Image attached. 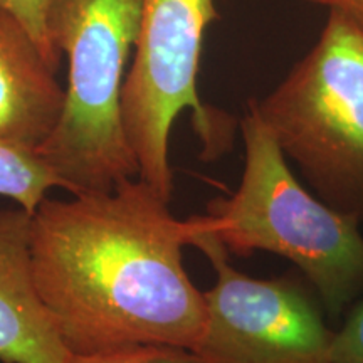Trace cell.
Instances as JSON below:
<instances>
[{
  "instance_id": "obj_1",
  "label": "cell",
  "mask_w": 363,
  "mask_h": 363,
  "mask_svg": "<svg viewBox=\"0 0 363 363\" xmlns=\"http://www.w3.org/2000/svg\"><path fill=\"white\" fill-rule=\"evenodd\" d=\"M199 227L201 217L179 220L138 177L110 192L44 199L30 225L34 279L67 350L93 355L138 345L194 350L207 310L182 249Z\"/></svg>"
},
{
  "instance_id": "obj_2",
  "label": "cell",
  "mask_w": 363,
  "mask_h": 363,
  "mask_svg": "<svg viewBox=\"0 0 363 363\" xmlns=\"http://www.w3.org/2000/svg\"><path fill=\"white\" fill-rule=\"evenodd\" d=\"M240 131L242 179L230 197L208 203L212 230L238 256L266 251L291 261L316 289L325 311L340 316L363 294L360 222L299 184L254 101Z\"/></svg>"
},
{
  "instance_id": "obj_3",
  "label": "cell",
  "mask_w": 363,
  "mask_h": 363,
  "mask_svg": "<svg viewBox=\"0 0 363 363\" xmlns=\"http://www.w3.org/2000/svg\"><path fill=\"white\" fill-rule=\"evenodd\" d=\"M140 0H48V30L69 65L56 128L35 150L72 195L110 192L138 177L121 118L125 67Z\"/></svg>"
},
{
  "instance_id": "obj_4",
  "label": "cell",
  "mask_w": 363,
  "mask_h": 363,
  "mask_svg": "<svg viewBox=\"0 0 363 363\" xmlns=\"http://www.w3.org/2000/svg\"><path fill=\"white\" fill-rule=\"evenodd\" d=\"M318 197L363 222V16L330 11L316 44L252 99Z\"/></svg>"
},
{
  "instance_id": "obj_5",
  "label": "cell",
  "mask_w": 363,
  "mask_h": 363,
  "mask_svg": "<svg viewBox=\"0 0 363 363\" xmlns=\"http://www.w3.org/2000/svg\"><path fill=\"white\" fill-rule=\"evenodd\" d=\"M217 19L216 0H140L133 62L121 91L126 140L138 179L170 202L174 175L169 138L177 116L192 110L194 126L211 157L229 143V118L201 101L197 74L203 38Z\"/></svg>"
},
{
  "instance_id": "obj_6",
  "label": "cell",
  "mask_w": 363,
  "mask_h": 363,
  "mask_svg": "<svg viewBox=\"0 0 363 363\" xmlns=\"http://www.w3.org/2000/svg\"><path fill=\"white\" fill-rule=\"evenodd\" d=\"M190 246L206 254L216 283L203 293L206 330L194 348L207 363H331L333 333L313 294L294 278L256 279L229 262L207 216Z\"/></svg>"
},
{
  "instance_id": "obj_7",
  "label": "cell",
  "mask_w": 363,
  "mask_h": 363,
  "mask_svg": "<svg viewBox=\"0 0 363 363\" xmlns=\"http://www.w3.org/2000/svg\"><path fill=\"white\" fill-rule=\"evenodd\" d=\"M30 225L26 208L0 211V360L67 363L71 352L35 286Z\"/></svg>"
},
{
  "instance_id": "obj_8",
  "label": "cell",
  "mask_w": 363,
  "mask_h": 363,
  "mask_svg": "<svg viewBox=\"0 0 363 363\" xmlns=\"http://www.w3.org/2000/svg\"><path fill=\"white\" fill-rule=\"evenodd\" d=\"M17 16L0 6V143L35 152L56 128L66 91Z\"/></svg>"
},
{
  "instance_id": "obj_9",
  "label": "cell",
  "mask_w": 363,
  "mask_h": 363,
  "mask_svg": "<svg viewBox=\"0 0 363 363\" xmlns=\"http://www.w3.org/2000/svg\"><path fill=\"white\" fill-rule=\"evenodd\" d=\"M51 187H59V180L38 153L0 143V195L34 214Z\"/></svg>"
},
{
  "instance_id": "obj_10",
  "label": "cell",
  "mask_w": 363,
  "mask_h": 363,
  "mask_svg": "<svg viewBox=\"0 0 363 363\" xmlns=\"http://www.w3.org/2000/svg\"><path fill=\"white\" fill-rule=\"evenodd\" d=\"M67 363H207L187 348L167 345H138L93 355H72Z\"/></svg>"
},
{
  "instance_id": "obj_11",
  "label": "cell",
  "mask_w": 363,
  "mask_h": 363,
  "mask_svg": "<svg viewBox=\"0 0 363 363\" xmlns=\"http://www.w3.org/2000/svg\"><path fill=\"white\" fill-rule=\"evenodd\" d=\"M0 6L9 9L22 21L38 43L45 61L57 71L62 54L54 48L48 30V0H0Z\"/></svg>"
},
{
  "instance_id": "obj_12",
  "label": "cell",
  "mask_w": 363,
  "mask_h": 363,
  "mask_svg": "<svg viewBox=\"0 0 363 363\" xmlns=\"http://www.w3.org/2000/svg\"><path fill=\"white\" fill-rule=\"evenodd\" d=\"M331 363H363V299L358 301L342 328L333 333Z\"/></svg>"
},
{
  "instance_id": "obj_13",
  "label": "cell",
  "mask_w": 363,
  "mask_h": 363,
  "mask_svg": "<svg viewBox=\"0 0 363 363\" xmlns=\"http://www.w3.org/2000/svg\"><path fill=\"white\" fill-rule=\"evenodd\" d=\"M306 2L328 7V11H343L363 16V0H306Z\"/></svg>"
}]
</instances>
